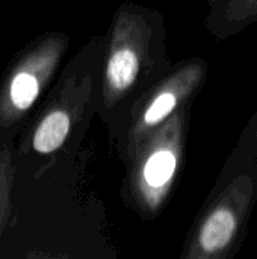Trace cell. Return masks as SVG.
Returning a JSON list of instances; mask_svg holds the SVG:
<instances>
[{"instance_id":"cell-1","label":"cell","mask_w":257,"mask_h":259,"mask_svg":"<svg viewBox=\"0 0 257 259\" xmlns=\"http://www.w3.org/2000/svg\"><path fill=\"white\" fill-rule=\"evenodd\" d=\"M103 38L97 117L117 147L135 106L174 62L168 55L164 14L155 8L120 3Z\"/></svg>"},{"instance_id":"cell-2","label":"cell","mask_w":257,"mask_h":259,"mask_svg":"<svg viewBox=\"0 0 257 259\" xmlns=\"http://www.w3.org/2000/svg\"><path fill=\"white\" fill-rule=\"evenodd\" d=\"M103 46V35H94L61 67L45 97L15 140L17 175H38L77 155L97 115Z\"/></svg>"},{"instance_id":"cell-3","label":"cell","mask_w":257,"mask_h":259,"mask_svg":"<svg viewBox=\"0 0 257 259\" xmlns=\"http://www.w3.org/2000/svg\"><path fill=\"white\" fill-rule=\"evenodd\" d=\"M257 200V161L223 168L180 259H233Z\"/></svg>"},{"instance_id":"cell-4","label":"cell","mask_w":257,"mask_h":259,"mask_svg":"<svg viewBox=\"0 0 257 259\" xmlns=\"http://www.w3.org/2000/svg\"><path fill=\"white\" fill-rule=\"evenodd\" d=\"M70 47V35L48 30L32 38L0 76V141L14 143L52 83Z\"/></svg>"},{"instance_id":"cell-5","label":"cell","mask_w":257,"mask_h":259,"mask_svg":"<svg viewBox=\"0 0 257 259\" xmlns=\"http://www.w3.org/2000/svg\"><path fill=\"white\" fill-rule=\"evenodd\" d=\"M192 105L180 109L153 132L133 153L127 165L124 193L144 219L156 217L182 171Z\"/></svg>"},{"instance_id":"cell-6","label":"cell","mask_w":257,"mask_h":259,"mask_svg":"<svg viewBox=\"0 0 257 259\" xmlns=\"http://www.w3.org/2000/svg\"><path fill=\"white\" fill-rule=\"evenodd\" d=\"M208 74V62L200 56H191L173 64L170 71L145 93L135 106L124 135L115 147L124 164L153 132L180 109L192 105L203 90Z\"/></svg>"},{"instance_id":"cell-7","label":"cell","mask_w":257,"mask_h":259,"mask_svg":"<svg viewBox=\"0 0 257 259\" xmlns=\"http://www.w3.org/2000/svg\"><path fill=\"white\" fill-rule=\"evenodd\" d=\"M257 23V0H208L206 30L217 39L232 38Z\"/></svg>"},{"instance_id":"cell-8","label":"cell","mask_w":257,"mask_h":259,"mask_svg":"<svg viewBox=\"0 0 257 259\" xmlns=\"http://www.w3.org/2000/svg\"><path fill=\"white\" fill-rule=\"evenodd\" d=\"M15 178L17 167L14 158V143L0 141V234L11 215Z\"/></svg>"},{"instance_id":"cell-9","label":"cell","mask_w":257,"mask_h":259,"mask_svg":"<svg viewBox=\"0 0 257 259\" xmlns=\"http://www.w3.org/2000/svg\"><path fill=\"white\" fill-rule=\"evenodd\" d=\"M257 161V109L242 129L235 149L226 159L223 168H235Z\"/></svg>"}]
</instances>
